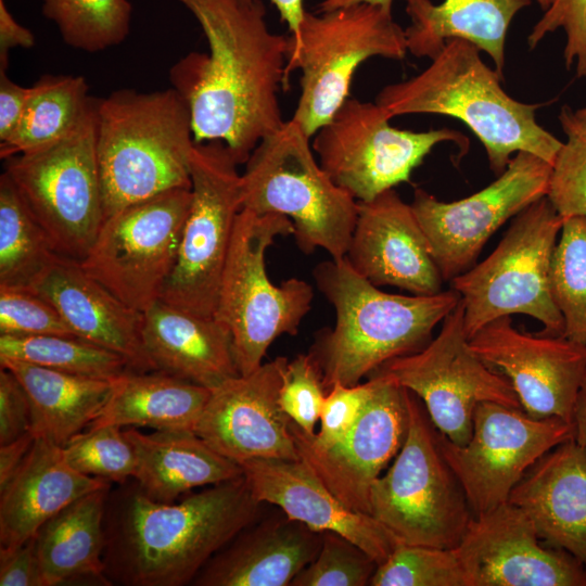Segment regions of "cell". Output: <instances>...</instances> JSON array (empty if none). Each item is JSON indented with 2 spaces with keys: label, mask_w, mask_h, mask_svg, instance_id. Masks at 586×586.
Wrapping results in <instances>:
<instances>
[{
  "label": "cell",
  "mask_w": 586,
  "mask_h": 586,
  "mask_svg": "<svg viewBox=\"0 0 586 586\" xmlns=\"http://www.w3.org/2000/svg\"><path fill=\"white\" fill-rule=\"evenodd\" d=\"M174 1L191 12L208 44V53H189L169 72L189 105L194 141H221L245 164L284 123L279 92L290 37L269 28L262 0Z\"/></svg>",
  "instance_id": "1"
},
{
  "label": "cell",
  "mask_w": 586,
  "mask_h": 586,
  "mask_svg": "<svg viewBox=\"0 0 586 586\" xmlns=\"http://www.w3.org/2000/svg\"><path fill=\"white\" fill-rule=\"evenodd\" d=\"M242 474L178 504L150 498L135 481L109 494L104 575L125 586L191 584L203 566L260 515Z\"/></svg>",
  "instance_id": "2"
},
{
  "label": "cell",
  "mask_w": 586,
  "mask_h": 586,
  "mask_svg": "<svg viewBox=\"0 0 586 586\" xmlns=\"http://www.w3.org/2000/svg\"><path fill=\"white\" fill-rule=\"evenodd\" d=\"M314 279L335 310L333 328L319 332L309 353L327 391L334 383L358 384L384 362L419 352L460 302L453 289L433 295L384 292L345 258L320 263Z\"/></svg>",
  "instance_id": "3"
},
{
  "label": "cell",
  "mask_w": 586,
  "mask_h": 586,
  "mask_svg": "<svg viewBox=\"0 0 586 586\" xmlns=\"http://www.w3.org/2000/svg\"><path fill=\"white\" fill-rule=\"evenodd\" d=\"M481 50L451 39L418 75L385 86L375 102L392 118L438 114L461 120L483 144L491 169L500 175L513 154L527 152L552 165L562 141L536 120L538 104L520 102L501 87Z\"/></svg>",
  "instance_id": "4"
},
{
  "label": "cell",
  "mask_w": 586,
  "mask_h": 586,
  "mask_svg": "<svg viewBox=\"0 0 586 586\" xmlns=\"http://www.w3.org/2000/svg\"><path fill=\"white\" fill-rule=\"evenodd\" d=\"M195 141L186 99L175 89H118L98 100L97 156L104 219L177 188H191Z\"/></svg>",
  "instance_id": "5"
},
{
  "label": "cell",
  "mask_w": 586,
  "mask_h": 586,
  "mask_svg": "<svg viewBox=\"0 0 586 586\" xmlns=\"http://www.w3.org/2000/svg\"><path fill=\"white\" fill-rule=\"evenodd\" d=\"M310 137L292 118L263 138L241 173L242 207L279 214L294 226L298 249L345 257L357 218V201L324 171Z\"/></svg>",
  "instance_id": "6"
},
{
  "label": "cell",
  "mask_w": 586,
  "mask_h": 586,
  "mask_svg": "<svg viewBox=\"0 0 586 586\" xmlns=\"http://www.w3.org/2000/svg\"><path fill=\"white\" fill-rule=\"evenodd\" d=\"M293 233L283 215L242 208L237 217L214 317L231 332L240 374L256 370L277 337L295 335L310 310V284L290 278L277 285L266 270L268 247L276 238Z\"/></svg>",
  "instance_id": "7"
},
{
  "label": "cell",
  "mask_w": 586,
  "mask_h": 586,
  "mask_svg": "<svg viewBox=\"0 0 586 586\" xmlns=\"http://www.w3.org/2000/svg\"><path fill=\"white\" fill-rule=\"evenodd\" d=\"M406 403L407 434L371 486L369 513L402 544L456 548L474 514L421 399L406 388Z\"/></svg>",
  "instance_id": "8"
},
{
  "label": "cell",
  "mask_w": 586,
  "mask_h": 586,
  "mask_svg": "<svg viewBox=\"0 0 586 586\" xmlns=\"http://www.w3.org/2000/svg\"><path fill=\"white\" fill-rule=\"evenodd\" d=\"M563 218L547 196L515 216L496 249L450 280L463 306L470 339L487 323L523 314L538 320L540 334L563 335V318L551 292V264Z\"/></svg>",
  "instance_id": "9"
},
{
  "label": "cell",
  "mask_w": 586,
  "mask_h": 586,
  "mask_svg": "<svg viewBox=\"0 0 586 586\" xmlns=\"http://www.w3.org/2000/svg\"><path fill=\"white\" fill-rule=\"evenodd\" d=\"M407 52L405 29L392 8L362 2L305 12L298 37L290 39L286 65L288 75L302 73L292 119L311 138L347 100L361 63L375 56L400 60Z\"/></svg>",
  "instance_id": "10"
},
{
  "label": "cell",
  "mask_w": 586,
  "mask_h": 586,
  "mask_svg": "<svg viewBox=\"0 0 586 586\" xmlns=\"http://www.w3.org/2000/svg\"><path fill=\"white\" fill-rule=\"evenodd\" d=\"M98 100L92 99L78 126L62 140L3 160V173L55 252L79 262L104 221L97 156Z\"/></svg>",
  "instance_id": "11"
},
{
  "label": "cell",
  "mask_w": 586,
  "mask_h": 586,
  "mask_svg": "<svg viewBox=\"0 0 586 586\" xmlns=\"http://www.w3.org/2000/svg\"><path fill=\"white\" fill-rule=\"evenodd\" d=\"M238 166L224 142H195L190 161L191 204L161 300L202 317L215 315L235 220L243 208Z\"/></svg>",
  "instance_id": "12"
},
{
  "label": "cell",
  "mask_w": 586,
  "mask_h": 586,
  "mask_svg": "<svg viewBox=\"0 0 586 586\" xmlns=\"http://www.w3.org/2000/svg\"><path fill=\"white\" fill-rule=\"evenodd\" d=\"M191 199V188H177L107 216L81 267L124 304L145 313L161 300L175 268Z\"/></svg>",
  "instance_id": "13"
},
{
  "label": "cell",
  "mask_w": 586,
  "mask_h": 586,
  "mask_svg": "<svg viewBox=\"0 0 586 586\" xmlns=\"http://www.w3.org/2000/svg\"><path fill=\"white\" fill-rule=\"evenodd\" d=\"M377 102L355 98L340 106L313 136V150L330 178L356 201H369L409 181L412 170L440 143L453 142L462 153L469 139L449 129L403 130Z\"/></svg>",
  "instance_id": "14"
},
{
  "label": "cell",
  "mask_w": 586,
  "mask_h": 586,
  "mask_svg": "<svg viewBox=\"0 0 586 586\" xmlns=\"http://www.w3.org/2000/svg\"><path fill=\"white\" fill-rule=\"evenodd\" d=\"M371 374L416 394L436 429L458 445L467 444L471 437L477 404L495 402L522 408L508 379L470 348L461 301L426 346L384 362Z\"/></svg>",
  "instance_id": "15"
},
{
  "label": "cell",
  "mask_w": 586,
  "mask_h": 586,
  "mask_svg": "<svg viewBox=\"0 0 586 586\" xmlns=\"http://www.w3.org/2000/svg\"><path fill=\"white\" fill-rule=\"evenodd\" d=\"M464 445L440 432L442 451L474 515L508 502L528 469L556 446L575 438V425L558 417L537 419L522 408L477 404Z\"/></svg>",
  "instance_id": "16"
},
{
  "label": "cell",
  "mask_w": 586,
  "mask_h": 586,
  "mask_svg": "<svg viewBox=\"0 0 586 586\" xmlns=\"http://www.w3.org/2000/svg\"><path fill=\"white\" fill-rule=\"evenodd\" d=\"M551 165L527 152L512 156L487 187L453 202L416 189L410 203L444 281L474 265L489 238L510 218L547 196Z\"/></svg>",
  "instance_id": "17"
},
{
  "label": "cell",
  "mask_w": 586,
  "mask_h": 586,
  "mask_svg": "<svg viewBox=\"0 0 586 586\" xmlns=\"http://www.w3.org/2000/svg\"><path fill=\"white\" fill-rule=\"evenodd\" d=\"M371 394L351 431L336 444L320 447L293 421L300 459L349 509L370 511V489L402 448L408 425L406 388L370 374Z\"/></svg>",
  "instance_id": "18"
},
{
  "label": "cell",
  "mask_w": 586,
  "mask_h": 586,
  "mask_svg": "<svg viewBox=\"0 0 586 586\" xmlns=\"http://www.w3.org/2000/svg\"><path fill=\"white\" fill-rule=\"evenodd\" d=\"M469 346L508 379L528 416L574 423L577 396L586 381V345L563 335L522 332L506 316L475 332Z\"/></svg>",
  "instance_id": "19"
},
{
  "label": "cell",
  "mask_w": 586,
  "mask_h": 586,
  "mask_svg": "<svg viewBox=\"0 0 586 586\" xmlns=\"http://www.w3.org/2000/svg\"><path fill=\"white\" fill-rule=\"evenodd\" d=\"M468 586H586V569L569 552L544 545L511 502L474 515L456 547Z\"/></svg>",
  "instance_id": "20"
},
{
  "label": "cell",
  "mask_w": 586,
  "mask_h": 586,
  "mask_svg": "<svg viewBox=\"0 0 586 586\" xmlns=\"http://www.w3.org/2000/svg\"><path fill=\"white\" fill-rule=\"evenodd\" d=\"M288 361L277 357L212 390L193 432L239 464L254 458L298 460L292 420L279 404Z\"/></svg>",
  "instance_id": "21"
},
{
  "label": "cell",
  "mask_w": 586,
  "mask_h": 586,
  "mask_svg": "<svg viewBox=\"0 0 586 586\" xmlns=\"http://www.w3.org/2000/svg\"><path fill=\"white\" fill-rule=\"evenodd\" d=\"M375 286H395L416 295H433L443 278L410 204L390 189L357 201V218L344 257Z\"/></svg>",
  "instance_id": "22"
},
{
  "label": "cell",
  "mask_w": 586,
  "mask_h": 586,
  "mask_svg": "<svg viewBox=\"0 0 586 586\" xmlns=\"http://www.w3.org/2000/svg\"><path fill=\"white\" fill-rule=\"evenodd\" d=\"M254 497L317 532H334L355 543L378 564L402 544L368 513L347 508L303 460L254 458L240 463Z\"/></svg>",
  "instance_id": "23"
},
{
  "label": "cell",
  "mask_w": 586,
  "mask_h": 586,
  "mask_svg": "<svg viewBox=\"0 0 586 586\" xmlns=\"http://www.w3.org/2000/svg\"><path fill=\"white\" fill-rule=\"evenodd\" d=\"M73 333L122 355L131 370L154 371L142 341L143 314L88 275L79 260L56 254L29 284Z\"/></svg>",
  "instance_id": "24"
},
{
  "label": "cell",
  "mask_w": 586,
  "mask_h": 586,
  "mask_svg": "<svg viewBox=\"0 0 586 586\" xmlns=\"http://www.w3.org/2000/svg\"><path fill=\"white\" fill-rule=\"evenodd\" d=\"M258 520V519H257ZM240 532L203 566L192 585L288 586L318 555L323 533L283 511Z\"/></svg>",
  "instance_id": "25"
},
{
  "label": "cell",
  "mask_w": 586,
  "mask_h": 586,
  "mask_svg": "<svg viewBox=\"0 0 586 586\" xmlns=\"http://www.w3.org/2000/svg\"><path fill=\"white\" fill-rule=\"evenodd\" d=\"M509 502L523 510L546 544L586 569V447L575 438L539 458L513 487Z\"/></svg>",
  "instance_id": "26"
},
{
  "label": "cell",
  "mask_w": 586,
  "mask_h": 586,
  "mask_svg": "<svg viewBox=\"0 0 586 586\" xmlns=\"http://www.w3.org/2000/svg\"><path fill=\"white\" fill-rule=\"evenodd\" d=\"M107 480L73 469L63 447L41 437L0 488V545L16 547L33 538L52 517L80 497L110 487Z\"/></svg>",
  "instance_id": "27"
},
{
  "label": "cell",
  "mask_w": 586,
  "mask_h": 586,
  "mask_svg": "<svg viewBox=\"0 0 586 586\" xmlns=\"http://www.w3.org/2000/svg\"><path fill=\"white\" fill-rule=\"evenodd\" d=\"M142 341L156 371L214 390L240 375L230 330L158 300L145 313Z\"/></svg>",
  "instance_id": "28"
},
{
  "label": "cell",
  "mask_w": 586,
  "mask_h": 586,
  "mask_svg": "<svg viewBox=\"0 0 586 586\" xmlns=\"http://www.w3.org/2000/svg\"><path fill=\"white\" fill-rule=\"evenodd\" d=\"M136 456L135 481L153 500L173 502L200 486L215 485L243 474L241 466L220 455L190 430L145 434L124 431Z\"/></svg>",
  "instance_id": "29"
},
{
  "label": "cell",
  "mask_w": 586,
  "mask_h": 586,
  "mask_svg": "<svg viewBox=\"0 0 586 586\" xmlns=\"http://www.w3.org/2000/svg\"><path fill=\"white\" fill-rule=\"evenodd\" d=\"M410 25L407 49L417 58L433 59L451 39H463L493 60L502 76L509 25L531 0H405Z\"/></svg>",
  "instance_id": "30"
},
{
  "label": "cell",
  "mask_w": 586,
  "mask_h": 586,
  "mask_svg": "<svg viewBox=\"0 0 586 586\" xmlns=\"http://www.w3.org/2000/svg\"><path fill=\"white\" fill-rule=\"evenodd\" d=\"M110 487L89 493L48 520L35 535L43 586L92 582L104 575V517Z\"/></svg>",
  "instance_id": "31"
},
{
  "label": "cell",
  "mask_w": 586,
  "mask_h": 586,
  "mask_svg": "<svg viewBox=\"0 0 586 586\" xmlns=\"http://www.w3.org/2000/svg\"><path fill=\"white\" fill-rule=\"evenodd\" d=\"M22 383L28 396L31 428L41 437L63 447L101 415L113 380L53 370L24 361L0 359Z\"/></svg>",
  "instance_id": "32"
},
{
  "label": "cell",
  "mask_w": 586,
  "mask_h": 586,
  "mask_svg": "<svg viewBox=\"0 0 586 586\" xmlns=\"http://www.w3.org/2000/svg\"><path fill=\"white\" fill-rule=\"evenodd\" d=\"M211 392L163 371L127 370L113 380L110 399L89 428L115 425L193 431Z\"/></svg>",
  "instance_id": "33"
},
{
  "label": "cell",
  "mask_w": 586,
  "mask_h": 586,
  "mask_svg": "<svg viewBox=\"0 0 586 586\" xmlns=\"http://www.w3.org/2000/svg\"><path fill=\"white\" fill-rule=\"evenodd\" d=\"M88 89L80 75H42L30 86L17 127L0 142L1 160L43 149L68 136L92 102Z\"/></svg>",
  "instance_id": "34"
},
{
  "label": "cell",
  "mask_w": 586,
  "mask_h": 586,
  "mask_svg": "<svg viewBox=\"0 0 586 586\" xmlns=\"http://www.w3.org/2000/svg\"><path fill=\"white\" fill-rule=\"evenodd\" d=\"M58 253L5 173L0 176V285L27 288Z\"/></svg>",
  "instance_id": "35"
},
{
  "label": "cell",
  "mask_w": 586,
  "mask_h": 586,
  "mask_svg": "<svg viewBox=\"0 0 586 586\" xmlns=\"http://www.w3.org/2000/svg\"><path fill=\"white\" fill-rule=\"evenodd\" d=\"M0 359L107 380L131 370L122 355L81 337L62 334H0Z\"/></svg>",
  "instance_id": "36"
},
{
  "label": "cell",
  "mask_w": 586,
  "mask_h": 586,
  "mask_svg": "<svg viewBox=\"0 0 586 586\" xmlns=\"http://www.w3.org/2000/svg\"><path fill=\"white\" fill-rule=\"evenodd\" d=\"M551 292L563 336L586 345V219H563L551 264Z\"/></svg>",
  "instance_id": "37"
},
{
  "label": "cell",
  "mask_w": 586,
  "mask_h": 586,
  "mask_svg": "<svg viewBox=\"0 0 586 586\" xmlns=\"http://www.w3.org/2000/svg\"><path fill=\"white\" fill-rule=\"evenodd\" d=\"M371 586H468L456 548L399 544L378 565Z\"/></svg>",
  "instance_id": "38"
},
{
  "label": "cell",
  "mask_w": 586,
  "mask_h": 586,
  "mask_svg": "<svg viewBox=\"0 0 586 586\" xmlns=\"http://www.w3.org/2000/svg\"><path fill=\"white\" fill-rule=\"evenodd\" d=\"M559 120L566 136L552 165L547 198L563 218L586 219V127L568 105Z\"/></svg>",
  "instance_id": "39"
},
{
  "label": "cell",
  "mask_w": 586,
  "mask_h": 586,
  "mask_svg": "<svg viewBox=\"0 0 586 586\" xmlns=\"http://www.w3.org/2000/svg\"><path fill=\"white\" fill-rule=\"evenodd\" d=\"M63 453L73 469L89 476L123 484L136 474L133 448L115 425L89 428L71 438Z\"/></svg>",
  "instance_id": "40"
},
{
  "label": "cell",
  "mask_w": 586,
  "mask_h": 586,
  "mask_svg": "<svg viewBox=\"0 0 586 586\" xmlns=\"http://www.w3.org/2000/svg\"><path fill=\"white\" fill-rule=\"evenodd\" d=\"M378 562L346 537L323 532L317 557L291 582L290 586L370 585Z\"/></svg>",
  "instance_id": "41"
},
{
  "label": "cell",
  "mask_w": 586,
  "mask_h": 586,
  "mask_svg": "<svg viewBox=\"0 0 586 586\" xmlns=\"http://www.w3.org/2000/svg\"><path fill=\"white\" fill-rule=\"evenodd\" d=\"M322 374L310 354L288 361L279 391V404L303 431L314 434L326 397Z\"/></svg>",
  "instance_id": "42"
},
{
  "label": "cell",
  "mask_w": 586,
  "mask_h": 586,
  "mask_svg": "<svg viewBox=\"0 0 586 586\" xmlns=\"http://www.w3.org/2000/svg\"><path fill=\"white\" fill-rule=\"evenodd\" d=\"M0 334L75 335L55 307L41 295L29 288L4 285H0Z\"/></svg>",
  "instance_id": "43"
},
{
  "label": "cell",
  "mask_w": 586,
  "mask_h": 586,
  "mask_svg": "<svg viewBox=\"0 0 586 586\" xmlns=\"http://www.w3.org/2000/svg\"><path fill=\"white\" fill-rule=\"evenodd\" d=\"M560 28L566 35L565 66L570 68L575 64L577 76L586 77V0H551L527 36L530 49Z\"/></svg>",
  "instance_id": "44"
},
{
  "label": "cell",
  "mask_w": 586,
  "mask_h": 586,
  "mask_svg": "<svg viewBox=\"0 0 586 586\" xmlns=\"http://www.w3.org/2000/svg\"><path fill=\"white\" fill-rule=\"evenodd\" d=\"M372 382L344 385L334 383L328 391L320 412V430L309 434L311 442L320 447L339 443L360 417L371 394Z\"/></svg>",
  "instance_id": "45"
},
{
  "label": "cell",
  "mask_w": 586,
  "mask_h": 586,
  "mask_svg": "<svg viewBox=\"0 0 586 586\" xmlns=\"http://www.w3.org/2000/svg\"><path fill=\"white\" fill-rule=\"evenodd\" d=\"M28 396L18 379L7 368L0 370V445L30 431Z\"/></svg>",
  "instance_id": "46"
},
{
  "label": "cell",
  "mask_w": 586,
  "mask_h": 586,
  "mask_svg": "<svg viewBox=\"0 0 586 586\" xmlns=\"http://www.w3.org/2000/svg\"><path fill=\"white\" fill-rule=\"evenodd\" d=\"M0 586H43L35 536L20 546L0 548Z\"/></svg>",
  "instance_id": "47"
},
{
  "label": "cell",
  "mask_w": 586,
  "mask_h": 586,
  "mask_svg": "<svg viewBox=\"0 0 586 586\" xmlns=\"http://www.w3.org/2000/svg\"><path fill=\"white\" fill-rule=\"evenodd\" d=\"M30 94V87L11 80L5 66H0V142L17 127Z\"/></svg>",
  "instance_id": "48"
},
{
  "label": "cell",
  "mask_w": 586,
  "mask_h": 586,
  "mask_svg": "<svg viewBox=\"0 0 586 586\" xmlns=\"http://www.w3.org/2000/svg\"><path fill=\"white\" fill-rule=\"evenodd\" d=\"M35 41L33 31L16 21L5 0H0V66L8 67L11 49H30L35 46Z\"/></svg>",
  "instance_id": "49"
},
{
  "label": "cell",
  "mask_w": 586,
  "mask_h": 586,
  "mask_svg": "<svg viewBox=\"0 0 586 586\" xmlns=\"http://www.w3.org/2000/svg\"><path fill=\"white\" fill-rule=\"evenodd\" d=\"M35 441L28 431L5 444L0 445V488H2L17 471Z\"/></svg>",
  "instance_id": "50"
},
{
  "label": "cell",
  "mask_w": 586,
  "mask_h": 586,
  "mask_svg": "<svg viewBox=\"0 0 586 586\" xmlns=\"http://www.w3.org/2000/svg\"><path fill=\"white\" fill-rule=\"evenodd\" d=\"M253 1V0H243ZM276 5L280 17L286 23L291 33L290 39L296 40L300 34V26L305 15L304 0H270Z\"/></svg>",
  "instance_id": "51"
},
{
  "label": "cell",
  "mask_w": 586,
  "mask_h": 586,
  "mask_svg": "<svg viewBox=\"0 0 586 586\" xmlns=\"http://www.w3.org/2000/svg\"><path fill=\"white\" fill-rule=\"evenodd\" d=\"M575 441L586 447V381L582 385L574 410Z\"/></svg>",
  "instance_id": "52"
},
{
  "label": "cell",
  "mask_w": 586,
  "mask_h": 586,
  "mask_svg": "<svg viewBox=\"0 0 586 586\" xmlns=\"http://www.w3.org/2000/svg\"><path fill=\"white\" fill-rule=\"evenodd\" d=\"M373 3L386 8H392L393 0H322L319 3L318 12L329 11L342 7H347L356 3Z\"/></svg>",
  "instance_id": "53"
},
{
  "label": "cell",
  "mask_w": 586,
  "mask_h": 586,
  "mask_svg": "<svg viewBox=\"0 0 586 586\" xmlns=\"http://www.w3.org/2000/svg\"><path fill=\"white\" fill-rule=\"evenodd\" d=\"M574 115H575V118L577 119V122L583 125L584 127H586V105L582 109H578L577 111L574 112Z\"/></svg>",
  "instance_id": "54"
},
{
  "label": "cell",
  "mask_w": 586,
  "mask_h": 586,
  "mask_svg": "<svg viewBox=\"0 0 586 586\" xmlns=\"http://www.w3.org/2000/svg\"><path fill=\"white\" fill-rule=\"evenodd\" d=\"M536 1L540 5L542 9L546 10L549 7L551 0H536Z\"/></svg>",
  "instance_id": "55"
}]
</instances>
